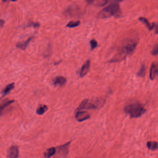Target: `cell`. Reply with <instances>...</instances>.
Instances as JSON below:
<instances>
[{"instance_id":"cell-1","label":"cell","mask_w":158,"mask_h":158,"mask_svg":"<svg viewBox=\"0 0 158 158\" xmlns=\"http://www.w3.org/2000/svg\"><path fill=\"white\" fill-rule=\"evenodd\" d=\"M137 44L138 42L135 39H129L126 40L120 50L118 53L116 54L109 62L115 63L123 60L127 56L134 52Z\"/></svg>"},{"instance_id":"cell-2","label":"cell","mask_w":158,"mask_h":158,"mask_svg":"<svg viewBox=\"0 0 158 158\" xmlns=\"http://www.w3.org/2000/svg\"><path fill=\"white\" fill-rule=\"evenodd\" d=\"M124 111L131 118H138L147 111L143 105L139 103H133L125 106Z\"/></svg>"},{"instance_id":"cell-3","label":"cell","mask_w":158,"mask_h":158,"mask_svg":"<svg viewBox=\"0 0 158 158\" xmlns=\"http://www.w3.org/2000/svg\"><path fill=\"white\" fill-rule=\"evenodd\" d=\"M121 14V12L119 3L112 2L111 4L100 12L98 15V18L104 19L111 17L112 16L118 17Z\"/></svg>"},{"instance_id":"cell-4","label":"cell","mask_w":158,"mask_h":158,"mask_svg":"<svg viewBox=\"0 0 158 158\" xmlns=\"http://www.w3.org/2000/svg\"><path fill=\"white\" fill-rule=\"evenodd\" d=\"M105 103V100L103 98H98L95 100L85 99L81 103L76 110H91L98 109L102 107Z\"/></svg>"},{"instance_id":"cell-5","label":"cell","mask_w":158,"mask_h":158,"mask_svg":"<svg viewBox=\"0 0 158 158\" xmlns=\"http://www.w3.org/2000/svg\"><path fill=\"white\" fill-rule=\"evenodd\" d=\"M70 143L71 142L66 143L65 144L59 146L57 149H56V158H65L66 157L69 152V146L70 144Z\"/></svg>"},{"instance_id":"cell-6","label":"cell","mask_w":158,"mask_h":158,"mask_svg":"<svg viewBox=\"0 0 158 158\" xmlns=\"http://www.w3.org/2000/svg\"><path fill=\"white\" fill-rule=\"evenodd\" d=\"M75 118L79 122L84 121L90 118V115L87 111H78L75 113Z\"/></svg>"},{"instance_id":"cell-7","label":"cell","mask_w":158,"mask_h":158,"mask_svg":"<svg viewBox=\"0 0 158 158\" xmlns=\"http://www.w3.org/2000/svg\"><path fill=\"white\" fill-rule=\"evenodd\" d=\"M19 157V149L15 146H13L8 150L7 158H18Z\"/></svg>"},{"instance_id":"cell-8","label":"cell","mask_w":158,"mask_h":158,"mask_svg":"<svg viewBox=\"0 0 158 158\" xmlns=\"http://www.w3.org/2000/svg\"><path fill=\"white\" fill-rule=\"evenodd\" d=\"M90 60H87L85 64H83L82 68H81L79 76L81 77H84L85 76L86 74L88 73L90 70Z\"/></svg>"},{"instance_id":"cell-9","label":"cell","mask_w":158,"mask_h":158,"mask_svg":"<svg viewBox=\"0 0 158 158\" xmlns=\"http://www.w3.org/2000/svg\"><path fill=\"white\" fill-rule=\"evenodd\" d=\"M66 79L62 76L56 77L53 80V84L55 86L62 87L66 84Z\"/></svg>"},{"instance_id":"cell-10","label":"cell","mask_w":158,"mask_h":158,"mask_svg":"<svg viewBox=\"0 0 158 158\" xmlns=\"http://www.w3.org/2000/svg\"><path fill=\"white\" fill-rule=\"evenodd\" d=\"M89 4L98 7H103L109 2V0H86Z\"/></svg>"},{"instance_id":"cell-11","label":"cell","mask_w":158,"mask_h":158,"mask_svg":"<svg viewBox=\"0 0 158 158\" xmlns=\"http://www.w3.org/2000/svg\"><path fill=\"white\" fill-rule=\"evenodd\" d=\"M158 74V64L156 62H154L151 65L150 71V80H154Z\"/></svg>"},{"instance_id":"cell-12","label":"cell","mask_w":158,"mask_h":158,"mask_svg":"<svg viewBox=\"0 0 158 158\" xmlns=\"http://www.w3.org/2000/svg\"><path fill=\"white\" fill-rule=\"evenodd\" d=\"M33 38V37H31L28 38L27 40H26V41H23L22 42H19L16 44V47H18V48L22 50H25Z\"/></svg>"},{"instance_id":"cell-13","label":"cell","mask_w":158,"mask_h":158,"mask_svg":"<svg viewBox=\"0 0 158 158\" xmlns=\"http://www.w3.org/2000/svg\"><path fill=\"white\" fill-rule=\"evenodd\" d=\"M139 20L140 21L144 23L147 26L149 30H152L154 28V25H155L154 23H153L152 24L150 23L148 20L146 18H145V17H140L139 18Z\"/></svg>"},{"instance_id":"cell-14","label":"cell","mask_w":158,"mask_h":158,"mask_svg":"<svg viewBox=\"0 0 158 158\" xmlns=\"http://www.w3.org/2000/svg\"><path fill=\"white\" fill-rule=\"evenodd\" d=\"M56 151V149L54 147L47 149L46 151L44 152V157L45 158H51V156H54L55 154Z\"/></svg>"},{"instance_id":"cell-15","label":"cell","mask_w":158,"mask_h":158,"mask_svg":"<svg viewBox=\"0 0 158 158\" xmlns=\"http://www.w3.org/2000/svg\"><path fill=\"white\" fill-rule=\"evenodd\" d=\"M147 146L149 149L155 151L158 149V143L155 141H148L147 142Z\"/></svg>"},{"instance_id":"cell-16","label":"cell","mask_w":158,"mask_h":158,"mask_svg":"<svg viewBox=\"0 0 158 158\" xmlns=\"http://www.w3.org/2000/svg\"><path fill=\"white\" fill-rule=\"evenodd\" d=\"M15 84L14 83H12L10 84H9V85H7L2 92L3 95L5 96L7 95L12 90H13L15 88Z\"/></svg>"},{"instance_id":"cell-17","label":"cell","mask_w":158,"mask_h":158,"mask_svg":"<svg viewBox=\"0 0 158 158\" xmlns=\"http://www.w3.org/2000/svg\"><path fill=\"white\" fill-rule=\"evenodd\" d=\"M48 107L46 105H41L36 110V113L39 115H41L45 113L48 110Z\"/></svg>"},{"instance_id":"cell-18","label":"cell","mask_w":158,"mask_h":158,"mask_svg":"<svg viewBox=\"0 0 158 158\" xmlns=\"http://www.w3.org/2000/svg\"><path fill=\"white\" fill-rule=\"evenodd\" d=\"M14 102V100H10L5 103L4 104L0 106V116H1V114L3 112V110H4L6 107L9 106L10 105L12 104Z\"/></svg>"},{"instance_id":"cell-19","label":"cell","mask_w":158,"mask_h":158,"mask_svg":"<svg viewBox=\"0 0 158 158\" xmlns=\"http://www.w3.org/2000/svg\"><path fill=\"white\" fill-rule=\"evenodd\" d=\"M80 24V21L79 20L77 21H71L67 24L66 27L69 28H74L79 26Z\"/></svg>"},{"instance_id":"cell-20","label":"cell","mask_w":158,"mask_h":158,"mask_svg":"<svg viewBox=\"0 0 158 158\" xmlns=\"http://www.w3.org/2000/svg\"><path fill=\"white\" fill-rule=\"evenodd\" d=\"M146 68L144 64H143L140 68V69L139 71L137 73V76L140 77H143L145 74Z\"/></svg>"},{"instance_id":"cell-21","label":"cell","mask_w":158,"mask_h":158,"mask_svg":"<svg viewBox=\"0 0 158 158\" xmlns=\"http://www.w3.org/2000/svg\"><path fill=\"white\" fill-rule=\"evenodd\" d=\"M90 45L91 50H93L98 46V42L95 39H92L90 41Z\"/></svg>"},{"instance_id":"cell-22","label":"cell","mask_w":158,"mask_h":158,"mask_svg":"<svg viewBox=\"0 0 158 158\" xmlns=\"http://www.w3.org/2000/svg\"><path fill=\"white\" fill-rule=\"evenodd\" d=\"M27 26H33L35 28H38L40 26V24L37 22H31L29 23Z\"/></svg>"},{"instance_id":"cell-23","label":"cell","mask_w":158,"mask_h":158,"mask_svg":"<svg viewBox=\"0 0 158 158\" xmlns=\"http://www.w3.org/2000/svg\"><path fill=\"white\" fill-rule=\"evenodd\" d=\"M158 45H156L154 46V48L153 49V50L152 51V54L153 55H157L158 54Z\"/></svg>"},{"instance_id":"cell-24","label":"cell","mask_w":158,"mask_h":158,"mask_svg":"<svg viewBox=\"0 0 158 158\" xmlns=\"http://www.w3.org/2000/svg\"><path fill=\"white\" fill-rule=\"evenodd\" d=\"M5 21L2 20H0V28L2 27L4 24Z\"/></svg>"},{"instance_id":"cell-25","label":"cell","mask_w":158,"mask_h":158,"mask_svg":"<svg viewBox=\"0 0 158 158\" xmlns=\"http://www.w3.org/2000/svg\"><path fill=\"white\" fill-rule=\"evenodd\" d=\"M123 0H111V1L113 2H116V3H119L121 1H123Z\"/></svg>"},{"instance_id":"cell-26","label":"cell","mask_w":158,"mask_h":158,"mask_svg":"<svg viewBox=\"0 0 158 158\" xmlns=\"http://www.w3.org/2000/svg\"><path fill=\"white\" fill-rule=\"evenodd\" d=\"M4 2H7V1H15L17 0H2Z\"/></svg>"}]
</instances>
